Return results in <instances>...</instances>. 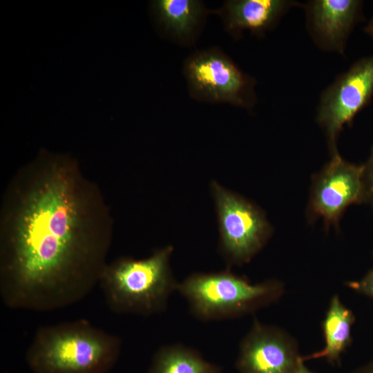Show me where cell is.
<instances>
[{
	"instance_id": "obj_1",
	"label": "cell",
	"mask_w": 373,
	"mask_h": 373,
	"mask_svg": "<svg viewBox=\"0 0 373 373\" xmlns=\"http://www.w3.org/2000/svg\"><path fill=\"white\" fill-rule=\"evenodd\" d=\"M0 216V295L8 307L61 309L99 283L113 220L99 187L69 155L42 149L18 169Z\"/></svg>"
},
{
	"instance_id": "obj_2",
	"label": "cell",
	"mask_w": 373,
	"mask_h": 373,
	"mask_svg": "<svg viewBox=\"0 0 373 373\" xmlns=\"http://www.w3.org/2000/svg\"><path fill=\"white\" fill-rule=\"evenodd\" d=\"M121 348L118 336L79 320L39 327L26 361L34 373H107Z\"/></svg>"
},
{
	"instance_id": "obj_3",
	"label": "cell",
	"mask_w": 373,
	"mask_h": 373,
	"mask_svg": "<svg viewBox=\"0 0 373 373\" xmlns=\"http://www.w3.org/2000/svg\"><path fill=\"white\" fill-rule=\"evenodd\" d=\"M173 251L166 246L144 259L122 257L108 263L99 283L108 307L145 316L164 312L178 284L170 267Z\"/></svg>"
},
{
	"instance_id": "obj_4",
	"label": "cell",
	"mask_w": 373,
	"mask_h": 373,
	"mask_svg": "<svg viewBox=\"0 0 373 373\" xmlns=\"http://www.w3.org/2000/svg\"><path fill=\"white\" fill-rule=\"evenodd\" d=\"M284 291L279 280L251 283L229 271L193 274L178 282L177 287L192 315L203 321L251 314L277 301Z\"/></svg>"
},
{
	"instance_id": "obj_5",
	"label": "cell",
	"mask_w": 373,
	"mask_h": 373,
	"mask_svg": "<svg viewBox=\"0 0 373 373\" xmlns=\"http://www.w3.org/2000/svg\"><path fill=\"white\" fill-rule=\"evenodd\" d=\"M183 74L195 100L245 108H252L256 102L255 79L218 48L191 54L184 62Z\"/></svg>"
},
{
	"instance_id": "obj_6",
	"label": "cell",
	"mask_w": 373,
	"mask_h": 373,
	"mask_svg": "<svg viewBox=\"0 0 373 373\" xmlns=\"http://www.w3.org/2000/svg\"><path fill=\"white\" fill-rule=\"evenodd\" d=\"M220 224V249L229 265L248 262L268 240L271 228L254 204L213 182Z\"/></svg>"
},
{
	"instance_id": "obj_7",
	"label": "cell",
	"mask_w": 373,
	"mask_h": 373,
	"mask_svg": "<svg viewBox=\"0 0 373 373\" xmlns=\"http://www.w3.org/2000/svg\"><path fill=\"white\" fill-rule=\"evenodd\" d=\"M373 95V56L354 63L321 94L316 121L324 130L331 153L343 126L351 123Z\"/></svg>"
},
{
	"instance_id": "obj_8",
	"label": "cell",
	"mask_w": 373,
	"mask_h": 373,
	"mask_svg": "<svg viewBox=\"0 0 373 373\" xmlns=\"http://www.w3.org/2000/svg\"><path fill=\"white\" fill-rule=\"evenodd\" d=\"M312 178L308 219H323L325 226H338L345 210L365 202L364 166L350 163L338 151Z\"/></svg>"
},
{
	"instance_id": "obj_9",
	"label": "cell",
	"mask_w": 373,
	"mask_h": 373,
	"mask_svg": "<svg viewBox=\"0 0 373 373\" xmlns=\"http://www.w3.org/2000/svg\"><path fill=\"white\" fill-rule=\"evenodd\" d=\"M300 358L293 337L255 320L240 343L236 367L239 373H296Z\"/></svg>"
},
{
	"instance_id": "obj_10",
	"label": "cell",
	"mask_w": 373,
	"mask_h": 373,
	"mask_svg": "<svg viewBox=\"0 0 373 373\" xmlns=\"http://www.w3.org/2000/svg\"><path fill=\"white\" fill-rule=\"evenodd\" d=\"M361 1L312 0L304 5L307 27L314 42L322 50L343 53L358 19Z\"/></svg>"
},
{
	"instance_id": "obj_11",
	"label": "cell",
	"mask_w": 373,
	"mask_h": 373,
	"mask_svg": "<svg viewBox=\"0 0 373 373\" xmlns=\"http://www.w3.org/2000/svg\"><path fill=\"white\" fill-rule=\"evenodd\" d=\"M298 2L288 0H229L211 13L218 15L224 29L235 38L249 30L262 36L273 29L282 17Z\"/></svg>"
},
{
	"instance_id": "obj_12",
	"label": "cell",
	"mask_w": 373,
	"mask_h": 373,
	"mask_svg": "<svg viewBox=\"0 0 373 373\" xmlns=\"http://www.w3.org/2000/svg\"><path fill=\"white\" fill-rule=\"evenodd\" d=\"M151 10L159 33L182 46L196 41L208 14L204 3L197 0L153 1Z\"/></svg>"
},
{
	"instance_id": "obj_13",
	"label": "cell",
	"mask_w": 373,
	"mask_h": 373,
	"mask_svg": "<svg viewBox=\"0 0 373 373\" xmlns=\"http://www.w3.org/2000/svg\"><path fill=\"white\" fill-rule=\"evenodd\" d=\"M354 322L352 312L343 305L338 295L332 296L322 325L325 345L320 351L301 356L303 361L325 358L332 365L338 364L351 343Z\"/></svg>"
},
{
	"instance_id": "obj_14",
	"label": "cell",
	"mask_w": 373,
	"mask_h": 373,
	"mask_svg": "<svg viewBox=\"0 0 373 373\" xmlns=\"http://www.w3.org/2000/svg\"><path fill=\"white\" fill-rule=\"evenodd\" d=\"M196 350L180 343L164 345L154 353L148 373H222Z\"/></svg>"
},
{
	"instance_id": "obj_15",
	"label": "cell",
	"mask_w": 373,
	"mask_h": 373,
	"mask_svg": "<svg viewBox=\"0 0 373 373\" xmlns=\"http://www.w3.org/2000/svg\"><path fill=\"white\" fill-rule=\"evenodd\" d=\"M347 286L358 293L373 298V269L361 280L347 282Z\"/></svg>"
},
{
	"instance_id": "obj_16",
	"label": "cell",
	"mask_w": 373,
	"mask_h": 373,
	"mask_svg": "<svg viewBox=\"0 0 373 373\" xmlns=\"http://www.w3.org/2000/svg\"><path fill=\"white\" fill-rule=\"evenodd\" d=\"M364 166L365 202L373 206V149Z\"/></svg>"
},
{
	"instance_id": "obj_17",
	"label": "cell",
	"mask_w": 373,
	"mask_h": 373,
	"mask_svg": "<svg viewBox=\"0 0 373 373\" xmlns=\"http://www.w3.org/2000/svg\"><path fill=\"white\" fill-rule=\"evenodd\" d=\"M353 373H373V361L361 367Z\"/></svg>"
},
{
	"instance_id": "obj_18",
	"label": "cell",
	"mask_w": 373,
	"mask_h": 373,
	"mask_svg": "<svg viewBox=\"0 0 373 373\" xmlns=\"http://www.w3.org/2000/svg\"><path fill=\"white\" fill-rule=\"evenodd\" d=\"M296 373H314L310 370L305 365V362L300 358Z\"/></svg>"
},
{
	"instance_id": "obj_19",
	"label": "cell",
	"mask_w": 373,
	"mask_h": 373,
	"mask_svg": "<svg viewBox=\"0 0 373 373\" xmlns=\"http://www.w3.org/2000/svg\"><path fill=\"white\" fill-rule=\"evenodd\" d=\"M365 31L373 38V18L367 24Z\"/></svg>"
}]
</instances>
